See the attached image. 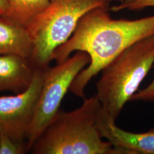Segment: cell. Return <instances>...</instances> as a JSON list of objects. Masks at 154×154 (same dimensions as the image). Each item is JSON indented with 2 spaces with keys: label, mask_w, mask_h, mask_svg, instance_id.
<instances>
[{
  "label": "cell",
  "mask_w": 154,
  "mask_h": 154,
  "mask_svg": "<svg viewBox=\"0 0 154 154\" xmlns=\"http://www.w3.org/2000/svg\"><path fill=\"white\" fill-rule=\"evenodd\" d=\"M109 8H97L86 13L65 44L56 50L53 60L60 63L72 53L86 52L90 61L74 79L70 91L85 98L86 86L111 61L138 41L154 36V15L136 20L112 18Z\"/></svg>",
  "instance_id": "6da1fadb"
},
{
  "label": "cell",
  "mask_w": 154,
  "mask_h": 154,
  "mask_svg": "<svg viewBox=\"0 0 154 154\" xmlns=\"http://www.w3.org/2000/svg\"><path fill=\"white\" fill-rule=\"evenodd\" d=\"M101 110L94 96L85 98L75 110H60L30 150L34 154H127L103 140L99 126Z\"/></svg>",
  "instance_id": "7a4b0ae2"
},
{
  "label": "cell",
  "mask_w": 154,
  "mask_h": 154,
  "mask_svg": "<svg viewBox=\"0 0 154 154\" xmlns=\"http://www.w3.org/2000/svg\"><path fill=\"white\" fill-rule=\"evenodd\" d=\"M154 65V36H151L130 46L103 69L95 96L110 119L116 121Z\"/></svg>",
  "instance_id": "3957f363"
},
{
  "label": "cell",
  "mask_w": 154,
  "mask_h": 154,
  "mask_svg": "<svg viewBox=\"0 0 154 154\" xmlns=\"http://www.w3.org/2000/svg\"><path fill=\"white\" fill-rule=\"evenodd\" d=\"M112 1L50 0L26 26L33 40L29 60L34 66L49 67L55 50L70 38L80 19L95 8H109Z\"/></svg>",
  "instance_id": "277c9868"
},
{
  "label": "cell",
  "mask_w": 154,
  "mask_h": 154,
  "mask_svg": "<svg viewBox=\"0 0 154 154\" xmlns=\"http://www.w3.org/2000/svg\"><path fill=\"white\" fill-rule=\"evenodd\" d=\"M90 59L84 51H76L66 61L49 67L28 131L26 149L33 144L60 111L61 102L77 75L88 65Z\"/></svg>",
  "instance_id": "5b68a950"
},
{
  "label": "cell",
  "mask_w": 154,
  "mask_h": 154,
  "mask_svg": "<svg viewBox=\"0 0 154 154\" xmlns=\"http://www.w3.org/2000/svg\"><path fill=\"white\" fill-rule=\"evenodd\" d=\"M49 67L37 68L32 82L23 91L0 97V131L17 142L23 143L26 139Z\"/></svg>",
  "instance_id": "8992f818"
},
{
  "label": "cell",
  "mask_w": 154,
  "mask_h": 154,
  "mask_svg": "<svg viewBox=\"0 0 154 154\" xmlns=\"http://www.w3.org/2000/svg\"><path fill=\"white\" fill-rule=\"evenodd\" d=\"M99 126L102 136L127 154H154V128L145 132H129L116 125L102 110Z\"/></svg>",
  "instance_id": "52a82bcc"
},
{
  "label": "cell",
  "mask_w": 154,
  "mask_h": 154,
  "mask_svg": "<svg viewBox=\"0 0 154 154\" xmlns=\"http://www.w3.org/2000/svg\"><path fill=\"white\" fill-rule=\"evenodd\" d=\"M36 69L27 58L0 54V92L23 91L32 82Z\"/></svg>",
  "instance_id": "ba28073f"
},
{
  "label": "cell",
  "mask_w": 154,
  "mask_h": 154,
  "mask_svg": "<svg viewBox=\"0 0 154 154\" xmlns=\"http://www.w3.org/2000/svg\"><path fill=\"white\" fill-rule=\"evenodd\" d=\"M33 40L27 28L0 16V54H15L30 58Z\"/></svg>",
  "instance_id": "9c48e42d"
},
{
  "label": "cell",
  "mask_w": 154,
  "mask_h": 154,
  "mask_svg": "<svg viewBox=\"0 0 154 154\" xmlns=\"http://www.w3.org/2000/svg\"><path fill=\"white\" fill-rule=\"evenodd\" d=\"M9 9L4 17L26 28L28 24L48 5L50 0H7Z\"/></svg>",
  "instance_id": "30bf717a"
},
{
  "label": "cell",
  "mask_w": 154,
  "mask_h": 154,
  "mask_svg": "<svg viewBox=\"0 0 154 154\" xmlns=\"http://www.w3.org/2000/svg\"><path fill=\"white\" fill-rule=\"evenodd\" d=\"M27 150L23 143L17 142L0 131V154H24Z\"/></svg>",
  "instance_id": "8fae6325"
},
{
  "label": "cell",
  "mask_w": 154,
  "mask_h": 154,
  "mask_svg": "<svg viewBox=\"0 0 154 154\" xmlns=\"http://www.w3.org/2000/svg\"><path fill=\"white\" fill-rule=\"evenodd\" d=\"M154 69V65L153 66ZM131 102H154V76L152 81L146 88L137 91L132 95Z\"/></svg>",
  "instance_id": "7c38bea8"
},
{
  "label": "cell",
  "mask_w": 154,
  "mask_h": 154,
  "mask_svg": "<svg viewBox=\"0 0 154 154\" xmlns=\"http://www.w3.org/2000/svg\"><path fill=\"white\" fill-rule=\"evenodd\" d=\"M151 6H154V0H136L129 4H119L114 6L112 7L111 9L114 11H119L125 9H128L130 11H139Z\"/></svg>",
  "instance_id": "4fadbf2b"
},
{
  "label": "cell",
  "mask_w": 154,
  "mask_h": 154,
  "mask_svg": "<svg viewBox=\"0 0 154 154\" xmlns=\"http://www.w3.org/2000/svg\"><path fill=\"white\" fill-rule=\"evenodd\" d=\"M9 9L7 0H0V16H4Z\"/></svg>",
  "instance_id": "5bb4252c"
},
{
  "label": "cell",
  "mask_w": 154,
  "mask_h": 154,
  "mask_svg": "<svg viewBox=\"0 0 154 154\" xmlns=\"http://www.w3.org/2000/svg\"><path fill=\"white\" fill-rule=\"evenodd\" d=\"M136 0H124L123 2L121 3V4L122 5H127V4H131L133 2L135 1Z\"/></svg>",
  "instance_id": "9a60e30c"
}]
</instances>
